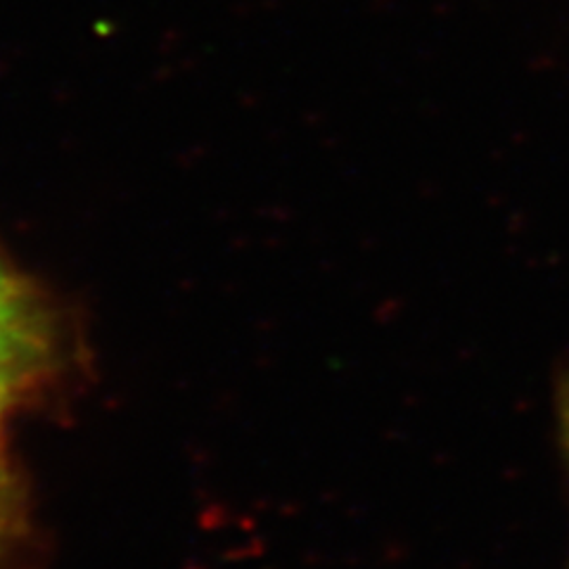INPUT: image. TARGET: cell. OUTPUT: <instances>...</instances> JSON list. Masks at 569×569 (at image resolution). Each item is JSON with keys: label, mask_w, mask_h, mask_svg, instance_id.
<instances>
[{"label": "cell", "mask_w": 569, "mask_h": 569, "mask_svg": "<svg viewBox=\"0 0 569 569\" xmlns=\"http://www.w3.org/2000/svg\"><path fill=\"white\" fill-rule=\"evenodd\" d=\"M0 485H3V472H0Z\"/></svg>", "instance_id": "cell-4"}, {"label": "cell", "mask_w": 569, "mask_h": 569, "mask_svg": "<svg viewBox=\"0 0 569 569\" xmlns=\"http://www.w3.org/2000/svg\"><path fill=\"white\" fill-rule=\"evenodd\" d=\"M33 356H36V351L0 347V418H3L6 408L14 395V389L22 382L24 370Z\"/></svg>", "instance_id": "cell-2"}, {"label": "cell", "mask_w": 569, "mask_h": 569, "mask_svg": "<svg viewBox=\"0 0 569 569\" xmlns=\"http://www.w3.org/2000/svg\"><path fill=\"white\" fill-rule=\"evenodd\" d=\"M558 432H560V447L562 456L569 468V376L562 378L558 387Z\"/></svg>", "instance_id": "cell-3"}, {"label": "cell", "mask_w": 569, "mask_h": 569, "mask_svg": "<svg viewBox=\"0 0 569 569\" xmlns=\"http://www.w3.org/2000/svg\"><path fill=\"white\" fill-rule=\"evenodd\" d=\"M33 307L17 276L0 259V347L36 351Z\"/></svg>", "instance_id": "cell-1"}]
</instances>
